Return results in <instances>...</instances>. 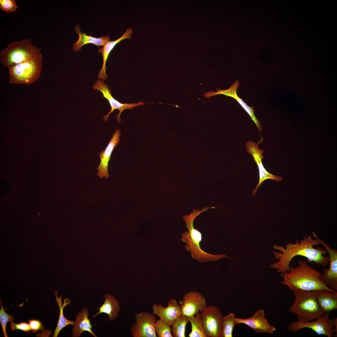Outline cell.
Wrapping results in <instances>:
<instances>
[{"mask_svg":"<svg viewBox=\"0 0 337 337\" xmlns=\"http://www.w3.org/2000/svg\"><path fill=\"white\" fill-rule=\"evenodd\" d=\"M320 244L316 238H312L311 234L305 236L300 241L296 240L295 243L289 242L285 247L274 244L273 248L280 251L273 252L275 259L279 260L270 265V267L277 270L278 273L287 272L290 271V264L292 259L299 256L306 258L307 262L326 266L329 262V257L325 256L327 253V251L320 247H314Z\"/></svg>","mask_w":337,"mask_h":337,"instance_id":"6da1fadb","label":"cell"},{"mask_svg":"<svg viewBox=\"0 0 337 337\" xmlns=\"http://www.w3.org/2000/svg\"><path fill=\"white\" fill-rule=\"evenodd\" d=\"M320 274L319 271L310 266L307 261L299 260L298 266L294 267L291 266L288 272L281 273V276L283 278L281 283L293 291L320 290L337 291L324 284L320 279Z\"/></svg>","mask_w":337,"mask_h":337,"instance_id":"7a4b0ae2","label":"cell"},{"mask_svg":"<svg viewBox=\"0 0 337 337\" xmlns=\"http://www.w3.org/2000/svg\"><path fill=\"white\" fill-rule=\"evenodd\" d=\"M215 208L214 207H204L200 210L198 209H193L188 215L182 217L183 220L186 223V227L188 232L185 231L182 234L180 240L186 244L184 247L186 250L190 252L192 258L196 259L201 263L216 261L221 259L227 257L224 254L214 255L202 250L200 244L202 241V234L194 227V221L198 215L209 209Z\"/></svg>","mask_w":337,"mask_h":337,"instance_id":"3957f363","label":"cell"},{"mask_svg":"<svg viewBox=\"0 0 337 337\" xmlns=\"http://www.w3.org/2000/svg\"><path fill=\"white\" fill-rule=\"evenodd\" d=\"M293 292L294 301L289 311L296 315L297 320L310 321L318 319L325 314L317 303L315 291L297 290Z\"/></svg>","mask_w":337,"mask_h":337,"instance_id":"277c9868","label":"cell"},{"mask_svg":"<svg viewBox=\"0 0 337 337\" xmlns=\"http://www.w3.org/2000/svg\"><path fill=\"white\" fill-rule=\"evenodd\" d=\"M41 49L33 45L30 38L16 41L9 44L0 53V62L9 67L22 63L41 52Z\"/></svg>","mask_w":337,"mask_h":337,"instance_id":"5b68a950","label":"cell"},{"mask_svg":"<svg viewBox=\"0 0 337 337\" xmlns=\"http://www.w3.org/2000/svg\"><path fill=\"white\" fill-rule=\"evenodd\" d=\"M41 52L24 62L8 68L11 84L29 85L40 78L42 70Z\"/></svg>","mask_w":337,"mask_h":337,"instance_id":"8992f818","label":"cell"},{"mask_svg":"<svg viewBox=\"0 0 337 337\" xmlns=\"http://www.w3.org/2000/svg\"><path fill=\"white\" fill-rule=\"evenodd\" d=\"M206 337H222L223 317L220 309L215 306H207L199 315Z\"/></svg>","mask_w":337,"mask_h":337,"instance_id":"52a82bcc","label":"cell"},{"mask_svg":"<svg viewBox=\"0 0 337 337\" xmlns=\"http://www.w3.org/2000/svg\"><path fill=\"white\" fill-rule=\"evenodd\" d=\"M330 313L325 312L315 321L303 322L297 320L290 323L287 329L293 332H296L304 328L310 329L318 335H324L328 337H336L337 334L334 326L329 321Z\"/></svg>","mask_w":337,"mask_h":337,"instance_id":"ba28073f","label":"cell"},{"mask_svg":"<svg viewBox=\"0 0 337 337\" xmlns=\"http://www.w3.org/2000/svg\"><path fill=\"white\" fill-rule=\"evenodd\" d=\"M263 140V139L261 137L260 140L257 142L249 141L246 143V151L248 153L251 154L252 156L254 161L257 164L259 171V181L257 185L252 191L253 196L255 195L258 189L265 180L271 179L277 182H280L282 179V177L269 173L264 168L262 162V160L264 158V151L259 149L258 147L259 144Z\"/></svg>","mask_w":337,"mask_h":337,"instance_id":"9c48e42d","label":"cell"},{"mask_svg":"<svg viewBox=\"0 0 337 337\" xmlns=\"http://www.w3.org/2000/svg\"><path fill=\"white\" fill-rule=\"evenodd\" d=\"M135 321L130 329L133 337H157L154 324L156 321L154 314L142 311L135 315Z\"/></svg>","mask_w":337,"mask_h":337,"instance_id":"30bf717a","label":"cell"},{"mask_svg":"<svg viewBox=\"0 0 337 337\" xmlns=\"http://www.w3.org/2000/svg\"><path fill=\"white\" fill-rule=\"evenodd\" d=\"M92 87L94 89L97 90L102 93L103 97L108 100L111 106V109L110 111L103 116V119L105 121L108 120L110 115L112 112L115 110H118L119 111V113L116 115V119L117 121L120 123L121 121L120 115L124 110L128 109H131L138 106L145 104L142 101L130 104L120 103L113 97L111 94V91L107 84H105L101 79H97Z\"/></svg>","mask_w":337,"mask_h":337,"instance_id":"8fae6325","label":"cell"},{"mask_svg":"<svg viewBox=\"0 0 337 337\" xmlns=\"http://www.w3.org/2000/svg\"><path fill=\"white\" fill-rule=\"evenodd\" d=\"M312 234L320 244L324 246L329 255V268L323 269V273L320 274V279L327 286L337 291V251L330 247L320 239L314 232Z\"/></svg>","mask_w":337,"mask_h":337,"instance_id":"7c38bea8","label":"cell"},{"mask_svg":"<svg viewBox=\"0 0 337 337\" xmlns=\"http://www.w3.org/2000/svg\"><path fill=\"white\" fill-rule=\"evenodd\" d=\"M181 305L182 315L188 317L203 311L207 306L204 296L197 291L185 293L182 299L178 302Z\"/></svg>","mask_w":337,"mask_h":337,"instance_id":"4fadbf2b","label":"cell"},{"mask_svg":"<svg viewBox=\"0 0 337 337\" xmlns=\"http://www.w3.org/2000/svg\"><path fill=\"white\" fill-rule=\"evenodd\" d=\"M236 324H244L258 333H265L272 334L276 330V328L267 321L263 309L257 310L250 317L242 319L235 318Z\"/></svg>","mask_w":337,"mask_h":337,"instance_id":"5bb4252c","label":"cell"},{"mask_svg":"<svg viewBox=\"0 0 337 337\" xmlns=\"http://www.w3.org/2000/svg\"><path fill=\"white\" fill-rule=\"evenodd\" d=\"M152 308L153 313L170 326L175 320L182 315L181 305L174 298L169 300L168 306L166 307L160 304L154 303Z\"/></svg>","mask_w":337,"mask_h":337,"instance_id":"9a60e30c","label":"cell"},{"mask_svg":"<svg viewBox=\"0 0 337 337\" xmlns=\"http://www.w3.org/2000/svg\"><path fill=\"white\" fill-rule=\"evenodd\" d=\"M239 86L238 80H237L227 90H222L217 89L216 92L209 91L205 93L204 94V96L205 97L209 98L218 94H223L234 98L249 114L252 120L255 124L258 130L260 132L262 130V126L261 125V122L258 120L254 114V112L255 110L253 107H250L247 105L237 95V91Z\"/></svg>","mask_w":337,"mask_h":337,"instance_id":"2e32d148","label":"cell"},{"mask_svg":"<svg viewBox=\"0 0 337 337\" xmlns=\"http://www.w3.org/2000/svg\"><path fill=\"white\" fill-rule=\"evenodd\" d=\"M120 135V130L119 129H116L105 149L103 150L99 154L100 162L97 168L98 170L97 175L100 178L104 177L107 178L109 177L108 163L114 149L119 143Z\"/></svg>","mask_w":337,"mask_h":337,"instance_id":"e0dca14e","label":"cell"},{"mask_svg":"<svg viewBox=\"0 0 337 337\" xmlns=\"http://www.w3.org/2000/svg\"><path fill=\"white\" fill-rule=\"evenodd\" d=\"M132 33L133 31L131 28H128L120 38L115 41H109L103 46L102 47L98 49V52L102 55L103 60L102 67L98 75L99 79H102L103 81L107 79V76L106 72V64L110 52L115 45L121 41L125 39L131 38Z\"/></svg>","mask_w":337,"mask_h":337,"instance_id":"ac0fdd59","label":"cell"},{"mask_svg":"<svg viewBox=\"0 0 337 337\" xmlns=\"http://www.w3.org/2000/svg\"><path fill=\"white\" fill-rule=\"evenodd\" d=\"M315 291L316 300L320 308L325 313L330 312L337 309V292L323 290Z\"/></svg>","mask_w":337,"mask_h":337,"instance_id":"d6986e66","label":"cell"},{"mask_svg":"<svg viewBox=\"0 0 337 337\" xmlns=\"http://www.w3.org/2000/svg\"><path fill=\"white\" fill-rule=\"evenodd\" d=\"M75 29L79 35L78 41L74 43L73 46L72 50L75 52L79 51L84 45L88 44H92L98 47L103 46L110 39L108 34L100 37L87 35L85 32L82 33L81 32L80 27L78 24L76 25Z\"/></svg>","mask_w":337,"mask_h":337,"instance_id":"ffe728a7","label":"cell"},{"mask_svg":"<svg viewBox=\"0 0 337 337\" xmlns=\"http://www.w3.org/2000/svg\"><path fill=\"white\" fill-rule=\"evenodd\" d=\"M88 315V310L85 307L77 314L73 328L72 337H79L85 331L89 332L94 337H97L92 330V325L91 324Z\"/></svg>","mask_w":337,"mask_h":337,"instance_id":"44dd1931","label":"cell"},{"mask_svg":"<svg viewBox=\"0 0 337 337\" xmlns=\"http://www.w3.org/2000/svg\"><path fill=\"white\" fill-rule=\"evenodd\" d=\"M105 300L103 304L98 308L99 312L93 316L95 317L101 313H105L108 315V319L110 321L115 320L118 316L120 310V303L113 295L106 294L105 295Z\"/></svg>","mask_w":337,"mask_h":337,"instance_id":"7402d4cb","label":"cell"},{"mask_svg":"<svg viewBox=\"0 0 337 337\" xmlns=\"http://www.w3.org/2000/svg\"><path fill=\"white\" fill-rule=\"evenodd\" d=\"M57 292V291L55 292V296L56 297L55 300L57 302L59 307L60 316L57 326L55 330L54 334L53 336V337H57L60 331L66 326L70 325H73L75 323L73 320H70L67 319L64 317L63 315V309L66 305L70 304V300L68 298H66L64 299V302L62 303V295H60V297H58Z\"/></svg>","mask_w":337,"mask_h":337,"instance_id":"603a6c76","label":"cell"},{"mask_svg":"<svg viewBox=\"0 0 337 337\" xmlns=\"http://www.w3.org/2000/svg\"><path fill=\"white\" fill-rule=\"evenodd\" d=\"M188 322L189 317L185 315H181L177 317L170 326L173 337H185L186 327Z\"/></svg>","mask_w":337,"mask_h":337,"instance_id":"cb8c5ba5","label":"cell"},{"mask_svg":"<svg viewBox=\"0 0 337 337\" xmlns=\"http://www.w3.org/2000/svg\"><path fill=\"white\" fill-rule=\"evenodd\" d=\"M199 315L200 313L198 312L194 315L189 317L191 325V331L188 335L189 337H206L202 328Z\"/></svg>","mask_w":337,"mask_h":337,"instance_id":"d4e9b609","label":"cell"},{"mask_svg":"<svg viewBox=\"0 0 337 337\" xmlns=\"http://www.w3.org/2000/svg\"><path fill=\"white\" fill-rule=\"evenodd\" d=\"M235 317L231 313L223 317L222 325V337H232L233 328L236 325Z\"/></svg>","mask_w":337,"mask_h":337,"instance_id":"484cf974","label":"cell"},{"mask_svg":"<svg viewBox=\"0 0 337 337\" xmlns=\"http://www.w3.org/2000/svg\"><path fill=\"white\" fill-rule=\"evenodd\" d=\"M154 328L157 336L159 337H173L170 326L159 319L156 320Z\"/></svg>","mask_w":337,"mask_h":337,"instance_id":"4316f807","label":"cell"},{"mask_svg":"<svg viewBox=\"0 0 337 337\" xmlns=\"http://www.w3.org/2000/svg\"><path fill=\"white\" fill-rule=\"evenodd\" d=\"M1 308L0 310V322L1 324L2 332L5 337H8L6 332V325L7 322H12L14 319V317L6 313L2 305L0 299Z\"/></svg>","mask_w":337,"mask_h":337,"instance_id":"83f0119b","label":"cell"},{"mask_svg":"<svg viewBox=\"0 0 337 337\" xmlns=\"http://www.w3.org/2000/svg\"><path fill=\"white\" fill-rule=\"evenodd\" d=\"M0 8L9 13L16 11L17 7L15 0H0Z\"/></svg>","mask_w":337,"mask_h":337,"instance_id":"f1b7e54d","label":"cell"},{"mask_svg":"<svg viewBox=\"0 0 337 337\" xmlns=\"http://www.w3.org/2000/svg\"><path fill=\"white\" fill-rule=\"evenodd\" d=\"M11 329L12 331L21 330L28 333H30L31 328L29 324L25 322H21L19 324L15 323L12 321L11 323Z\"/></svg>","mask_w":337,"mask_h":337,"instance_id":"f546056e","label":"cell"},{"mask_svg":"<svg viewBox=\"0 0 337 337\" xmlns=\"http://www.w3.org/2000/svg\"><path fill=\"white\" fill-rule=\"evenodd\" d=\"M29 324L32 333H35L39 330L42 331L44 328L42 322L38 319H32L28 320Z\"/></svg>","mask_w":337,"mask_h":337,"instance_id":"4dcf8cb0","label":"cell"},{"mask_svg":"<svg viewBox=\"0 0 337 337\" xmlns=\"http://www.w3.org/2000/svg\"><path fill=\"white\" fill-rule=\"evenodd\" d=\"M329 321L334 326V329L335 330L336 334H337V318H335L333 319H330Z\"/></svg>","mask_w":337,"mask_h":337,"instance_id":"1f68e13d","label":"cell"}]
</instances>
